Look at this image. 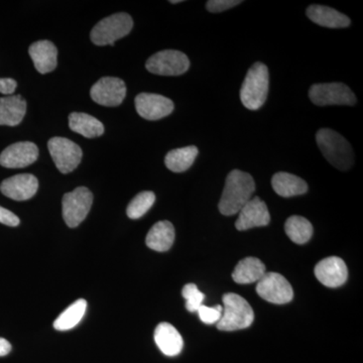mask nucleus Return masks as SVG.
I'll return each mask as SVG.
<instances>
[{"instance_id":"1","label":"nucleus","mask_w":363,"mask_h":363,"mask_svg":"<svg viewBox=\"0 0 363 363\" xmlns=\"http://www.w3.org/2000/svg\"><path fill=\"white\" fill-rule=\"evenodd\" d=\"M255 183L252 176L240 169H233L227 176L218 208L221 214L233 216L252 198Z\"/></svg>"},{"instance_id":"2","label":"nucleus","mask_w":363,"mask_h":363,"mask_svg":"<svg viewBox=\"0 0 363 363\" xmlns=\"http://www.w3.org/2000/svg\"><path fill=\"white\" fill-rule=\"evenodd\" d=\"M318 147L332 166L340 171H347L353 166L354 155L345 138L330 128H322L316 135Z\"/></svg>"},{"instance_id":"3","label":"nucleus","mask_w":363,"mask_h":363,"mask_svg":"<svg viewBox=\"0 0 363 363\" xmlns=\"http://www.w3.org/2000/svg\"><path fill=\"white\" fill-rule=\"evenodd\" d=\"M269 88V69L257 62L248 70L240 89V100L250 111H257L266 104Z\"/></svg>"},{"instance_id":"4","label":"nucleus","mask_w":363,"mask_h":363,"mask_svg":"<svg viewBox=\"0 0 363 363\" xmlns=\"http://www.w3.org/2000/svg\"><path fill=\"white\" fill-rule=\"evenodd\" d=\"M223 311L217 328L221 331H236L248 328L255 320V312L245 298L238 294H225L222 298Z\"/></svg>"},{"instance_id":"5","label":"nucleus","mask_w":363,"mask_h":363,"mask_svg":"<svg viewBox=\"0 0 363 363\" xmlns=\"http://www.w3.org/2000/svg\"><path fill=\"white\" fill-rule=\"evenodd\" d=\"M133 21L130 14L119 13L100 21L91 32V40L97 45H113L133 30Z\"/></svg>"},{"instance_id":"6","label":"nucleus","mask_w":363,"mask_h":363,"mask_svg":"<svg viewBox=\"0 0 363 363\" xmlns=\"http://www.w3.org/2000/svg\"><path fill=\"white\" fill-rule=\"evenodd\" d=\"M93 203V195L89 189L76 188L64 195L62 201L63 218L67 225L75 228L82 223L89 213Z\"/></svg>"},{"instance_id":"7","label":"nucleus","mask_w":363,"mask_h":363,"mask_svg":"<svg viewBox=\"0 0 363 363\" xmlns=\"http://www.w3.org/2000/svg\"><path fill=\"white\" fill-rule=\"evenodd\" d=\"M48 149L57 169L61 173L69 174L77 168L83 152L77 143L65 138H52L48 143Z\"/></svg>"},{"instance_id":"8","label":"nucleus","mask_w":363,"mask_h":363,"mask_svg":"<svg viewBox=\"0 0 363 363\" xmlns=\"http://www.w3.org/2000/svg\"><path fill=\"white\" fill-rule=\"evenodd\" d=\"M309 97L318 106L326 105H350L357 104V97L350 88L343 83L314 84L310 88Z\"/></svg>"},{"instance_id":"9","label":"nucleus","mask_w":363,"mask_h":363,"mask_svg":"<svg viewBox=\"0 0 363 363\" xmlns=\"http://www.w3.org/2000/svg\"><path fill=\"white\" fill-rule=\"evenodd\" d=\"M147 71L161 76H179L186 73L190 61L184 52L166 50L152 55L145 64Z\"/></svg>"},{"instance_id":"10","label":"nucleus","mask_w":363,"mask_h":363,"mask_svg":"<svg viewBox=\"0 0 363 363\" xmlns=\"http://www.w3.org/2000/svg\"><path fill=\"white\" fill-rule=\"evenodd\" d=\"M257 293L260 298L272 304L290 303L294 298L292 286L285 277L277 272H266L257 281Z\"/></svg>"},{"instance_id":"11","label":"nucleus","mask_w":363,"mask_h":363,"mask_svg":"<svg viewBox=\"0 0 363 363\" xmlns=\"http://www.w3.org/2000/svg\"><path fill=\"white\" fill-rule=\"evenodd\" d=\"M125 95V83L116 77L101 78L90 90V96L96 104L108 107L123 104Z\"/></svg>"},{"instance_id":"12","label":"nucleus","mask_w":363,"mask_h":363,"mask_svg":"<svg viewBox=\"0 0 363 363\" xmlns=\"http://www.w3.org/2000/svg\"><path fill=\"white\" fill-rule=\"evenodd\" d=\"M135 108L143 118L159 121L174 111V104L162 95L140 93L135 97Z\"/></svg>"},{"instance_id":"13","label":"nucleus","mask_w":363,"mask_h":363,"mask_svg":"<svg viewBox=\"0 0 363 363\" xmlns=\"http://www.w3.org/2000/svg\"><path fill=\"white\" fill-rule=\"evenodd\" d=\"M39 149L30 142L13 143L0 155V164L4 168L20 169L30 166L38 160Z\"/></svg>"},{"instance_id":"14","label":"nucleus","mask_w":363,"mask_h":363,"mask_svg":"<svg viewBox=\"0 0 363 363\" xmlns=\"http://www.w3.org/2000/svg\"><path fill=\"white\" fill-rule=\"evenodd\" d=\"M271 215L266 203L259 197H252L238 212V219L235 222L238 230L245 231L255 227L269 225Z\"/></svg>"},{"instance_id":"15","label":"nucleus","mask_w":363,"mask_h":363,"mask_svg":"<svg viewBox=\"0 0 363 363\" xmlns=\"http://www.w3.org/2000/svg\"><path fill=\"white\" fill-rule=\"evenodd\" d=\"M39 189V181L32 174H21L2 182L0 191L2 194L16 201L30 199Z\"/></svg>"},{"instance_id":"16","label":"nucleus","mask_w":363,"mask_h":363,"mask_svg":"<svg viewBox=\"0 0 363 363\" xmlns=\"http://www.w3.org/2000/svg\"><path fill=\"white\" fill-rule=\"evenodd\" d=\"M315 276L320 283L328 288H338L345 284L348 277L347 267L340 257H327L315 267Z\"/></svg>"},{"instance_id":"17","label":"nucleus","mask_w":363,"mask_h":363,"mask_svg":"<svg viewBox=\"0 0 363 363\" xmlns=\"http://www.w3.org/2000/svg\"><path fill=\"white\" fill-rule=\"evenodd\" d=\"M33 65L40 74L54 71L58 64V51L50 40L33 43L28 49Z\"/></svg>"},{"instance_id":"18","label":"nucleus","mask_w":363,"mask_h":363,"mask_svg":"<svg viewBox=\"0 0 363 363\" xmlns=\"http://www.w3.org/2000/svg\"><path fill=\"white\" fill-rule=\"evenodd\" d=\"M155 341L167 357H176L183 350L184 341L181 334L173 325L166 322L157 325L155 330Z\"/></svg>"},{"instance_id":"19","label":"nucleus","mask_w":363,"mask_h":363,"mask_svg":"<svg viewBox=\"0 0 363 363\" xmlns=\"http://www.w3.org/2000/svg\"><path fill=\"white\" fill-rule=\"evenodd\" d=\"M307 16L317 25L329 28H343L350 26V18L331 7L314 4L308 7Z\"/></svg>"},{"instance_id":"20","label":"nucleus","mask_w":363,"mask_h":363,"mask_svg":"<svg viewBox=\"0 0 363 363\" xmlns=\"http://www.w3.org/2000/svg\"><path fill=\"white\" fill-rule=\"evenodd\" d=\"M26 112V101L21 95L0 98V125H18Z\"/></svg>"},{"instance_id":"21","label":"nucleus","mask_w":363,"mask_h":363,"mask_svg":"<svg viewBox=\"0 0 363 363\" xmlns=\"http://www.w3.org/2000/svg\"><path fill=\"white\" fill-rule=\"evenodd\" d=\"M175 241V228L169 221H159L150 228L145 243L150 250L168 252Z\"/></svg>"},{"instance_id":"22","label":"nucleus","mask_w":363,"mask_h":363,"mask_svg":"<svg viewBox=\"0 0 363 363\" xmlns=\"http://www.w3.org/2000/svg\"><path fill=\"white\" fill-rule=\"evenodd\" d=\"M272 186L274 192L284 198L303 195L308 191L307 183L303 179L285 172L274 174L272 179Z\"/></svg>"},{"instance_id":"23","label":"nucleus","mask_w":363,"mask_h":363,"mask_svg":"<svg viewBox=\"0 0 363 363\" xmlns=\"http://www.w3.org/2000/svg\"><path fill=\"white\" fill-rule=\"evenodd\" d=\"M266 267L262 260L257 257H247L236 264L233 272V279L240 285L257 283L266 274Z\"/></svg>"},{"instance_id":"24","label":"nucleus","mask_w":363,"mask_h":363,"mask_svg":"<svg viewBox=\"0 0 363 363\" xmlns=\"http://www.w3.org/2000/svg\"><path fill=\"white\" fill-rule=\"evenodd\" d=\"M71 130L87 138H94L104 135V126L95 117L82 112H73L69 116Z\"/></svg>"},{"instance_id":"25","label":"nucleus","mask_w":363,"mask_h":363,"mask_svg":"<svg viewBox=\"0 0 363 363\" xmlns=\"http://www.w3.org/2000/svg\"><path fill=\"white\" fill-rule=\"evenodd\" d=\"M198 154L199 150L195 145L173 150L167 154L164 157V164L169 171L174 173H183L194 164Z\"/></svg>"},{"instance_id":"26","label":"nucleus","mask_w":363,"mask_h":363,"mask_svg":"<svg viewBox=\"0 0 363 363\" xmlns=\"http://www.w3.org/2000/svg\"><path fill=\"white\" fill-rule=\"evenodd\" d=\"M86 309H87V302L84 298H79L55 320L54 328L59 331L70 330L80 323L81 320L84 317Z\"/></svg>"},{"instance_id":"27","label":"nucleus","mask_w":363,"mask_h":363,"mask_svg":"<svg viewBox=\"0 0 363 363\" xmlns=\"http://www.w3.org/2000/svg\"><path fill=\"white\" fill-rule=\"evenodd\" d=\"M285 231L293 242L297 245H305L311 240L313 235V226L311 222L302 216H291L286 221Z\"/></svg>"},{"instance_id":"28","label":"nucleus","mask_w":363,"mask_h":363,"mask_svg":"<svg viewBox=\"0 0 363 363\" xmlns=\"http://www.w3.org/2000/svg\"><path fill=\"white\" fill-rule=\"evenodd\" d=\"M156 201V195L150 191L140 193L131 200L126 209V214L130 219H138L147 213Z\"/></svg>"},{"instance_id":"29","label":"nucleus","mask_w":363,"mask_h":363,"mask_svg":"<svg viewBox=\"0 0 363 363\" xmlns=\"http://www.w3.org/2000/svg\"><path fill=\"white\" fill-rule=\"evenodd\" d=\"M182 295L186 300V309L192 313L198 311L205 298L204 294L200 292L195 284H188L184 286Z\"/></svg>"},{"instance_id":"30","label":"nucleus","mask_w":363,"mask_h":363,"mask_svg":"<svg viewBox=\"0 0 363 363\" xmlns=\"http://www.w3.org/2000/svg\"><path fill=\"white\" fill-rule=\"evenodd\" d=\"M222 311H223V307L220 305L215 306L213 308L202 305L197 312L203 323L211 325L218 323Z\"/></svg>"},{"instance_id":"31","label":"nucleus","mask_w":363,"mask_h":363,"mask_svg":"<svg viewBox=\"0 0 363 363\" xmlns=\"http://www.w3.org/2000/svg\"><path fill=\"white\" fill-rule=\"evenodd\" d=\"M242 4L240 0H209L206 4V9L210 13H222L227 9H233Z\"/></svg>"},{"instance_id":"32","label":"nucleus","mask_w":363,"mask_h":363,"mask_svg":"<svg viewBox=\"0 0 363 363\" xmlns=\"http://www.w3.org/2000/svg\"><path fill=\"white\" fill-rule=\"evenodd\" d=\"M0 223L7 226L16 227L20 224V218L13 212L0 206Z\"/></svg>"},{"instance_id":"33","label":"nucleus","mask_w":363,"mask_h":363,"mask_svg":"<svg viewBox=\"0 0 363 363\" xmlns=\"http://www.w3.org/2000/svg\"><path fill=\"white\" fill-rule=\"evenodd\" d=\"M16 86H18V83H16V80L11 78H0V93L4 95H9L11 96V94L16 91Z\"/></svg>"},{"instance_id":"34","label":"nucleus","mask_w":363,"mask_h":363,"mask_svg":"<svg viewBox=\"0 0 363 363\" xmlns=\"http://www.w3.org/2000/svg\"><path fill=\"white\" fill-rule=\"evenodd\" d=\"M11 350V344L4 338H0V357H6Z\"/></svg>"},{"instance_id":"35","label":"nucleus","mask_w":363,"mask_h":363,"mask_svg":"<svg viewBox=\"0 0 363 363\" xmlns=\"http://www.w3.org/2000/svg\"><path fill=\"white\" fill-rule=\"evenodd\" d=\"M180 2H182L181 0H177V1H174L173 0V1H171V4H180Z\"/></svg>"}]
</instances>
